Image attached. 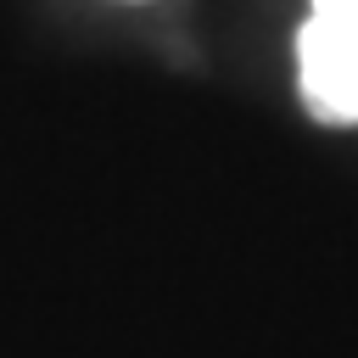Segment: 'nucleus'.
Listing matches in <instances>:
<instances>
[{
	"mask_svg": "<svg viewBox=\"0 0 358 358\" xmlns=\"http://www.w3.org/2000/svg\"><path fill=\"white\" fill-rule=\"evenodd\" d=\"M296 78L324 123H358V0H313L296 34Z\"/></svg>",
	"mask_w": 358,
	"mask_h": 358,
	"instance_id": "1",
	"label": "nucleus"
}]
</instances>
